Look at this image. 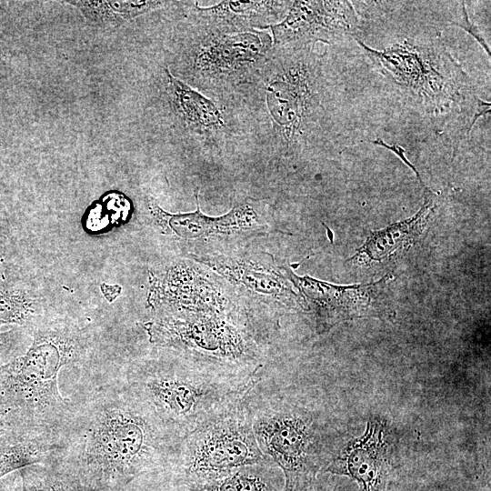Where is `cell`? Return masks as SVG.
Here are the masks:
<instances>
[{
  "instance_id": "1",
  "label": "cell",
  "mask_w": 491,
  "mask_h": 491,
  "mask_svg": "<svg viewBox=\"0 0 491 491\" xmlns=\"http://www.w3.org/2000/svg\"><path fill=\"white\" fill-rule=\"evenodd\" d=\"M180 442L125 382L109 384L73 402L48 462L94 491H123L138 476L166 469Z\"/></svg>"
},
{
  "instance_id": "2",
  "label": "cell",
  "mask_w": 491,
  "mask_h": 491,
  "mask_svg": "<svg viewBox=\"0 0 491 491\" xmlns=\"http://www.w3.org/2000/svg\"><path fill=\"white\" fill-rule=\"evenodd\" d=\"M86 338L65 319L41 320L32 329L27 350L0 365V400L5 416L22 437L55 441L57 431L73 407L58 388L60 370L77 364Z\"/></svg>"
},
{
  "instance_id": "3",
  "label": "cell",
  "mask_w": 491,
  "mask_h": 491,
  "mask_svg": "<svg viewBox=\"0 0 491 491\" xmlns=\"http://www.w3.org/2000/svg\"><path fill=\"white\" fill-rule=\"evenodd\" d=\"M259 369L150 360L130 367L125 383L182 440L246 397L260 378Z\"/></svg>"
},
{
  "instance_id": "4",
  "label": "cell",
  "mask_w": 491,
  "mask_h": 491,
  "mask_svg": "<svg viewBox=\"0 0 491 491\" xmlns=\"http://www.w3.org/2000/svg\"><path fill=\"white\" fill-rule=\"evenodd\" d=\"M271 462L254 434L247 396L187 434L165 470L171 472L175 484L189 490L222 479L241 467Z\"/></svg>"
},
{
  "instance_id": "5",
  "label": "cell",
  "mask_w": 491,
  "mask_h": 491,
  "mask_svg": "<svg viewBox=\"0 0 491 491\" xmlns=\"http://www.w3.org/2000/svg\"><path fill=\"white\" fill-rule=\"evenodd\" d=\"M354 38L408 103L429 113H440L464 100L468 78L440 45L404 39L384 50H375Z\"/></svg>"
},
{
  "instance_id": "6",
  "label": "cell",
  "mask_w": 491,
  "mask_h": 491,
  "mask_svg": "<svg viewBox=\"0 0 491 491\" xmlns=\"http://www.w3.org/2000/svg\"><path fill=\"white\" fill-rule=\"evenodd\" d=\"M250 406L261 451L284 473L286 483L316 478L330 458L327 437L314 412L286 402Z\"/></svg>"
},
{
  "instance_id": "7",
  "label": "cell",
  "mask_w": 491,
  "mask_h": 491,
  "mask_svg": "<svg viewBox=\"0 0 491 491\" xmlns=\"http://www.w3.org/2000/svg\"><path fill=\"white\" fill-rule=\"evenodd\" d=\"M152 342L192 350L211 364L245 369L261 368L242 336L221 323L162 321L149 324Z\"/></svg>"
},
{
  "instance_id": "8",
  "label": "cell",
  "mask_w": 491,
  "mask_h": 491,
  "mask_svg": "<svg viewBox=\"0 0 491 491\" xmlns=\"http://www.w3.org/2000/svg\"><path fill=\"white\" fill-rule=\"evenodd\" d=\"M393 444L386 422L370 418L362 436L349 441L331 457L324 472L355 480L359 491H386Z\"/></svg>"
},
{
  "instance_id": "9",
  "label": "cell",
  "mask_w": 491,
  "mask_h": 491,
  "mask_svg": "<svg viewBox=\"0 0 491 491\" xmlns=\"http://www.w3.org/2000/svg\"><path fill=\"white\" fill-rule=\"evenodd\" d=\"M359 20L348 1H295L286 17L272 25L276 44L333 41L356 34Z\"/></svg>"
},
{
  "instance_id": "10",
  "label": "cell",
  "mask_w": 491,
  "mask_h": 491,
  "mask_svg": "<svg viewBox=\"0 0 491 491\" xmlns=\"http://www.w3.org/2000/svg\"><path fill=\"white\" fill-rule=\"evenodd\" d=\"M381 282L349 286L316 282L319 288L328 296L313 297L316 304L318 331H326L340 321L370 314L374 298L372 294L376 293Z\"/></svg>"
},
{
  "instance_id": "11",
  "label": "cell",
  "mask_w": 491,
  "mask_h": 491,
  "mask_svg": "<svg viewBox=\"0 0 491 491\" xmlns=\"http://www.w3.org/2000/svg\"><path fill=\"white\" fill-rule=\"evenodd\" d=\"M435 205L427 200L415 216L373 232L353 258L383 261L408 248L422 234L430 220Z\"/></svg>"
},
{
  "instance_id": "12",
  "label": "cell",
  "mask_w": 491,
  "mask_h": 491,
  "mask_svg": "<svg viewBox=\"0 0 491 491\" xmlns=\"http://www.w3.org/2000/svg\"><path fill=\"white\" fill-rule=\"evenodd\" d=\"M216 42L198 55L200 67L212 73H232L252 64L263 54L264 37L251 33L239 34L216 39Z\"/></svg>"
},
{
  "instance_id": "13",
  "label": "cell",
  "mask_w": 491,
  "mask_h": 491,
  "mask_svg": "<svg viewBox=\"0 0 491 491\" xmlns=\"http://www.w3.org/2000/svg\"><path fill=\"white\" fill-rule=\"evenodd\" d=\"M150 210L160 225L184 238L231 231L241 226V222H246L252 215L250 208L243 205L221 217L205 216L201 214L198 202L197 209L193 213L169 214L154 202H150Z\"/></svg>"
},
{
  "instance_id": "14",
  "label": "cell",
  "mask_w": 491,
  "mask_h": 491,
  "mask_svg": "<svg viewBox=\"0 0 491 491\" xmlns=\"http://www.w3.org/2000/svg\"><path fill=\"white\" fill-rule=\"evenodd\" d=\"M77 8L86 23L102 29H115L127 21L163 6V1H65Z\"/></svg>"
},
{
  "instance_id": "15",
  "label": "cell",
  "mask_w": 491,
  "mask_h": 491,
  "mask_svg": "<svg viewBox=\"0 0 491 491\" xmlns=\"http://www.w3.org/2000/svg\"><path fill=\"white\" fill-rule=\"evenodd\" d=\"M167 91L174 109L188 125L216 128L223 125L221 114L209 99L193 90L166 70Z\"/></svg>"
},
{
  "instance_id": "16",
  "label": "cell",
  "mask_w": 491,
  "mask_h": 491,
  "mask_svg": "<svg viewBox=\"0 0 491 491\" xmlns=\"http://www.w3.org/2000/svg\"><path fill=\"white\" fill-rule=\"evenodd\" d=\"M55 442L45 438H24L0 446V479L23 467L49 461Z\"/></svg>"
},
{
  "instance_id": "17",
  "label": "cell",
  "mask_w": 491,
  "mask_h": 491,
  "mask_svg": "<svg viewBox=\"0 0 491 491\" xmlns=\"http://www.w3.org/2000/svg\"><path fill=\"white\" fill-rule=\"evenodd\" d=\"M18 471L21 491H94L76 476L49 462L31 465Z\"/></svg>"
},
{
  "instance_id": "18",
  "label": "cell",
  "mask_w": 491,
  "mask_h": 491,
  "mask_svg": "<svg viewBox=\"0 0 491 491\" xmlns=\"http://www.w3.org/2000/svg\"><path fill=\"white\" fill-rule=\"evenodd\" d=\"M274 462L247 466L215 482L187 491H278L274 482Z\"/></svg>"
},
{
  "instance_id": "19",
  "label": "cell",
  "mask_w": 491,
  "mask_h": 491,
  "mask_svg": "<svg viewBox=\"0 0 491 491\" xmlns=\"http://www.w3.org/2000/svg\"><path fill=\"white\" fill-rule=\"evenodd\" d=\"M38 300L25 292L0 293V326H31L40 322Z\"/></svg>"
},
{
  "instance_id": "20",
  "label": "cell",
  "mask_w": 491,
  "mask_h": 491,
  "mask_svg": "<svg viewBox=\"0 0 491 491\" xmlns=\"http://www.w3.org/2000/svg\"><path fill=\"white\" fill-rule=\"evenodd\" d=\"M273 4V2H259V1H249V2H241V1H228L222 2L217 5L208 7V8H200L201 11L212 14L219 17H229L234 16L238 17H251L260 14V11H266L268 6Z\"/></svg>"
},
{
  "instance_id": "21",
  "label": "cell",
  "mask_w": 491,
  "mask_h": 491,
  "mask_svg": "<svg viewBox=\"0 0 491 491\" xmlns=\"http://www.w3.org/2000/svg\"><path fill=\"white\" fill-rule=\"evenodd\" d=\"M25 330L22 327H13L0 332V365L5 364L17 356L15 352L23 341Z\"/></svg>"
},
{
  "instance_id": "22",
  "label": "cell",
  "mask_w": 491,
  "mask_h": 491,
  "mask_svg": "<svg viewBox=\"0 0 491 491\" xmlns=\"http://www.w3.org/2000/svg\"><path fill=\"white\" fill-rule=\"evenodd\" d=\"M453 24L461 27L462 29L469 33L472 36H474L483 46L487 55H490L489 47L485 42V39L483 38L479 28L469 21L464 5H462V15L460 16L459 20L453 22Z\"/></svg>"
},
{
  "instance_id": "23",
  "label": "cell",
  "mask_w": 491,
  "mask_h": 491,
  "mask_svg": "<svg viewBox=\"0 0 491 491\" xmlns=\"http://www.w3.org/2000/svg\"><path fill=\"white\" fill-rule=\"evenodd\" d=\"M24 438L5 416L0 417V446Z\"/></svg>"
},
{
  "instance_id": "24",
  "label": "cell",
  "mask_w": 491,
  "mask_h": 491,
  "mask_svg": "<svg viewBox=\"0 0 491 491\" xmlns=\"http://www.w3.org/2000/svg\"><path fill=\"white\" fill-rule=\"evenodd\" d=\"M490 112V103H486L482 101L479 98H476V108L475 111V115L473 116V119L469 125L468 132L472 129V126L476 123V119L480 117L481 115H484Z\"/></svg>"
},
{
  "instance_id": "25",
  "label": "cell",
  "mask_w": 491,
  "mask_h": 491,
  "mask_svg": "<svg viewBox=\"0 0 491 491\" xmlns=\"http://www.w3.org/2000/svg\"><path fill=\"white\" fill-rule=\"evenodd\" d=\"M373 143L375 144H379L385 147H387L389 148L390 150L394 151L397 155H399L401 157V159L408 165L410 166L414 172L416 173V176L418 177V179L420 180L421 182V178L419 176V174L418 172L416 171V169L411 165V163L408 162V160H406L403 155V148H401L400 146H398L397 145H388V144H386L384 143L383 141L381 140H376V141H374Z\"/></svg>"
},
{
  "instance_id": "26",
  "label": "cell",
  "mask_w": 491,
  "mask_h": 491,
  "mask_svg": "<svg viewBox=\"0 0 491 491\" xmlns=\"http://www.w3.org/2000/svg\"><path fill=\"white\" fill-rule=\"evenodd\" d=\"M8 414L6 408L4 406L0 400V417L5 416Z\"/></svg>"
},
{
  "instance_id": "27",
  "label": "cell",
  "mask_w": 491,
  "mask_h": 491,
  "mask_svg": "<svg viewBox=\"0 0 491 491\" xmlns=\"http://www.w3.org/2000/svg\"><path fill=\"white\" fill-rule=\"evenodd\" d=\"M14 489H15V487H14L13 483H10L9 485L5 486L4 488H1L0 491H14Z\"/></svg>"
}]
</instances>
